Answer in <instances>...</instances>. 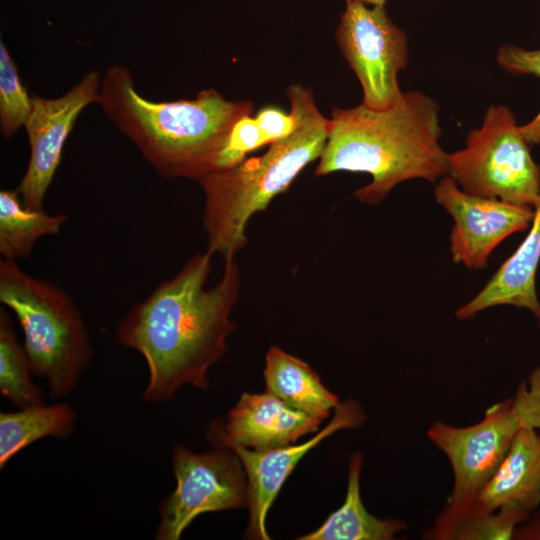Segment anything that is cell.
<instances>
[{"label": "cell", "instance_id": "d6986e66", "mask_svg": "<svg viewBox=\"0 0 540 540\" xmlns=\"http://www.w3.org/2000/svg\"><path fill=\"white\" fill-rule=\"evenodd\" d=\"M75 410L67 403L44 404L0 413V468L30 444L48 436L66 437L74 429Z\"/></svg>", "mask_w": 540, "mask_h": 540}, {"label": "cell", "instance_id": "5bb4252c", "mask_svg": "<svg viewBox=\"0 0 540 540\" xmlns=\"http://www.w3.org/2000/svg\"><path fill=\"white\" fill-rule=\"evenodd\" d=\"M540 262V199L534 207L529 232L517 250L499 267L481 291L456 311L461 320L500 305L530 310L540 325L536 271Z\"/></svg>", "mask_w": 540, "mask_h": 540}, {"label": "cell", "instance_id": "9a60e30c", "mask_svg": "<svg viewBox=\"0 0 540 540\" xmlns=\"http://www.w3.org/2000/svg\"><path fill=\"white\" fill-rule=\"evenodd\" d=\"M488 511L516 509L528 515L540 503V434L521 427L499 467L473 500Z\"/></svg>", "mask_w": 540, "mask_h": 540}, {"label": "cell", "instance_id": "8fae6325", "mask_svg": "<svg viewBox=\"0 0 540 540\" xmlns=\"http://www.w3.org/2000/svg\"><path fill=\"white\" fill-rule=\"evenodd\" d=\"M435 199L452 217L450 250L455 263L483 269L492 251L508 236L529 228L534 209L462 190L449 176L440 178Z\"/></svg>", "mask_w": 540, "mask_h": 540}, {"label": "cell", "instance_id": "7402d4cb", "mask_svg": "<svg viewBox=\"0 0 540 540\" xmlns=\"http://www.w3.org/2000/svg\"><path fill=\"white\" fill-rule=\"evenodd\" d=\"M31 367L17 340L6 309H0V393L14 405L25 408L44 404L41 389L31 379Z\"/></svg>", "mask_w": 540, "mask_h": 540}, {"label": "cell", "instance_id": "8992f818", "mask_svg": "<svg viewBox=\"0 0 540 540\" xmlns=\"http://www.w3.org/2000/svg\"><path fill=\"white\" fill-rule=\"evenodd\" d=\"M512 111L490 106L465 147L448 153L447 176L467 193L534 208L540 199V165Z\"/></svg>", "mask_w": 540, "mask_h": 540}, {"label": "cell", "instance_id": "ba28073f", "mask_svg": "<svg viewBox=\"0 0 540 540\" xmlns=\"http://www.w3.org/2000/svg\"><path fill=\"white\" fill-rule=\"evenodd\" d=\"M175 490L160 505L158 540H178L199 515L247 507L248 486L244 468L230 449L197 454L184 446L173 449Z\"/></svg>", "mask_w": 540, "mask_h": 540}, {"label": "cell", "instance_id": "d4e9b609", "mask_svg": "<svg viewBox=\"0 0 540 540\" xmlns=\"http://www.w3.org/2000/svg\"><path fill=\"white\" fill-rule=\"evenodd\" d=\"M512 404L521 427L540 430V367L520 383Z\"/></svg>", "mask_w": 540, "mask_h": 540}, {"label": "cell", "instance_id": "7a4b0ae2", "mask_svg": "<svg viewBox=\"0 0 540 540\" xmlns=\"http://www.w3.org/2000/svg\"><path fill=\"white\" fill-rule=\"evenodd\" d=\"M439 106L419 91H405L385 110L364 104L333 108L317 176L337 171L371 175L354 196L376 205L398 184L411 179L430 182L447 175L448 153L440 144Z\"/></svg>", "mask_w": 540, "mask_h": 540}, {"label": "cell", "instance_id": "e0dca14e", "mask_svg": "<svg viewBox=\"0 0 540 540\" xmlns=\"http://www.w3.org/2000/svg\"><path fill=\"white\" fill-rule=\"evenodd\" d=\"M362 455L354 453L349 462L347 492L344 503L331 513L316 530L300 540H391L407 528L396 519H379L365 508L360 494Z\"/></svg>", "mask_w": 540, "mask_h": 540}, {"label": "cell", "instance_id": "4fadbf2b", "mask_svg": "<svg viewBox=\"0 0 540 540\" xmlns=\"http://www.w3.org/2000/svg\"><path fill=\"white\" fill-rule=\"evenodd\" d=\"M321 422L322 419L290 407L268 391L243 393L228 412L225 426L213 425L211 434L218 446L262 451L318 432Z\"/></svg>", "mask_w": 540, "mask_h": 540}, {"label": "cell", "instance_id": "44dd1931", "mask_svg": "<svg viewBox=\"0 0 540 540\" xmlns=\"http://www.w3.org/2000/svg\"><path fill=\"white\" fill-rule=\"evenodd\" d=\"M293 127L290 112L276 106H266L254 117L251 114L242 116L233 125L214 171L237 165L248 153L288 135Z\"/></svg>", "mask_w": 540, "mask_h": 540}, {"label": "cell", "instance_id": "52a82bcc", "mask_svg": "<svg viewBox=\"0 0 540 540\" xmlns=\"http://www.w3.org/2000/svg\"><path fill=\"white\" fill-rule=\"evenodd\" d=\"M335 37L361 84L362 104L374 110L394 106L403 94L398 74L408 64V39L385 6L346 1Z\"/></svg>", "mask_w": 540, "mask_h": 540}, {"label": "cell", "instance_id": "484cf974", "mask_svg": "<svg viewBox=\"0 0 540 540\" xmlns=\"http://www.w3.org/2000/svg\"><path fill=\"white\" fill-rule=\"evenodd\" d=\"M514 539L540 540V519L522 522L515 531Z\"/></svg>", "mask_w": 540, "mask_h": 540}, {"label": "cell", "instance_id": "ac0fdd59", "mask_svg": "<svg viewBox=\"0 0 540 540\" xmlns=\"http://www.w3.org/2000/svg\"><path fill=\"white\" fill-rule=\"evenodd\" d=\"M529 515L516 509L488 511L474 501L464 505L446 504L423 538L432 540L514 539L517 527Z\"/></svg>", "mask_w": 540, "mask_h": 540}, {"label": "cell", "instance_id": "30bf717a", "mask_svg": "<svg viewBox=\"0 0 540 540\" xmlns=\"http://www.w3.org/2000/svg\"><path fill=\"white\" fill-rule=\"evenodd\" d=\"M100 85L98 72L91 70L61 97L48 99L32 94V108L24 125L30 159L16 188L27 207L44 209V198L61 162L64 144L79 114L98 101Z\"/></svg>", "mask_w": 540, "mask_h": 540}, {"label": "cell", "instance_id": "277c9868", "mask_svg": "<svg viewBox=\"0 0 540 540\" xmlns=\"http://www.w3.org/2000/svg\"><path fill=\"white\" fill-rule=\"evenodd\" d=\"M292 131L270 144L262 155L217 170L199 182L204 192L203 224L208 251L224 261L246 245V226L257 212L284 193L303 168L319 158L326 144L330 118L318 109L311 89L291 84L286 90Z\"/></svg>", "mask_w": 540, "mask_h": 540}, {"label": "cell", "instance_id": "2e32d148", "mask_svg": "<svg viewBox=\"0 0 540 540\" xmlns=\"http://www.w3.org/2000/svg\"><path fill=\"white\" fill-rule=\"evenodd\" d=\"M266 391L290 407L324 419L340 404L309 364L273 346L265 359Z\"/></svg>", "mask_w": 540, "mask_h": 540}, {"label": "cell", "instance_id": "ffe728a7", "mask_svg": "<svg viewBox=\"0 0 540 540\" xmlns=\"http://www.w3.org/2000/svg\"><path fill=\"white\" fill-rule=\"evenodd\" d=\"M67 220L68 216L63 213L50 215L44 209L27 207L16 189L1 190V255L15 261L28 257L39 238L59 233Z\"/></svg>", "mask_w": 540, "mask_h": 540}, {"label": "cell", "instance_id": "7c38bea8", "mask_svg": "<svg viewBox=\"0 0 540 540\" xmlns=\"http://www.w3.org/2000/svg\"><path fill=\"white\" fill-rule=\"evenodd\" d=\"M365 419L359 403L347 400L336 407L332 420L304 443L262 451L236 445L226 447L237 455L247 478L249 523L246 536L251 539H270L266 529L267 514L301 458L336 431L358 427Z\"/></svg>", "mask_w": 540, "mask_h": 540}, {"label": "cell", "instance_id": "9c48e42d", "mask_svg": "<svg viewBox=\"0 0 540 540\" xmlns=\"http://www.w3.org/2000/svg\"><path fill=\"white\" fill-rule=\"evenodd\" d=\"M520 428L512 398L490 406L483 419L473 425H431L427 436L446 455L453 471L447 504L464 505L474 500L503 461Z\"/></svg>", "mask_w": 540, "mask_h": 540}, {"label": "cell", "instance_id": "4316f807", "mask_svg": "<svg viewBox=\"0 0 540 540\" xmlns=\"http://www.w3.org/2000/svg\"><path fill=\"white\" fill-rule=\"evenodd\" d=\"M345 1H349V0H345ZM355 1H360V2H363L365 4H368V5H383L385 6V3L387 0H355Z\"/></svg>", "mask_w": 540, "mask_h": 540}, {"label": "cell", "instance_id": "5b68a950", "mask_svg": "<svg viewBox=\"0 0 540 540\" xmlns=\"http://www.w3.org/2000/svg\"><path fill=\"white\" fill-rule=\"evenodd\" d=\"M0 302L19 321L32 374L47 381L54 398L72 392L93 357L88 328L72 297L26 273L15 260L4 259Z\"/></svg>", "mask_w": 540, "mask_h": 540}, {"label": "cell", "instance_id": "6da1fadb", "mask_svg": "<svg viewBox=\"0 0 540 540\" xmlns=\"http://www.w3.org/2000/svg\"><path fill=\"white\" fill-rule=\"evenodd\" d=\"M212 256L208 250L194 254L117 324L118 342L147 364V402L168 400L185 384L207 389L209 368L228 348L240 275L234 259L226 260L221 280L206 288Z\"/></svg>", "mask_w": 540, "mask_h": 540}, {"label": "cell", "instance_id": "603a6c76", "mask_svg": "<svg viewBox=\"0 0 540 540\" xmlns=\"http://www.w3.org/2000/svg\"><path fill=\"white\" fill-rule=\"evenodd\" d=\"M32 108V96L28 95L16 65L7 47L0 42V132L10 138L24 127Z\"/></svg>", "mask_w": 540, "mask_h": 540}, {"label": "cell", "instance_id": "cb8c5ba5", "mask_svg": "<svg viewBox=\"0 0 540 540\" xmlns=\"http://www.w3.org/2000/svg\"><path fill=\"white\" fill-rule=\"evenodd\" d=\"M499 66L506 72L534 75L540 78V49L526 50L516 45H502L496 54ZM520 130L530 145L540 144V110L532 120L520 125Z\"/></svg>", "mask_w": 540, "mask_h": 540}, {"label": "cell", "instance_id": "3957f363", "mask_svg": "<svg viewBox=\"0 0 540 540\" xmlns=\"http://www.w3.org/2000/svg\"><path fill=\"white\" fill-rule=\"evenodd\" d=\"M97 103L160 175L198 182L215 170L235 122L254 109L253 102L228 100L215 89L193 99L152 101L119 64L107 68Z\"/></svg>", "mask_w": 540, "mask_h": 540}]
</instances>
